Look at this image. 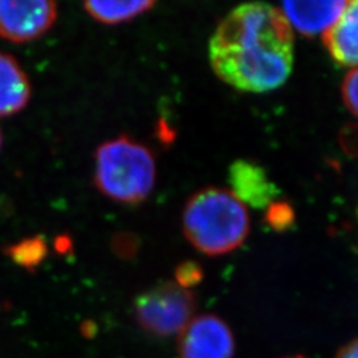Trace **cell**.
Here are the masks:
<instances>
[{
    "label": "cell",
    "instance_id": "6da1fadb",
    "mask_svg": "<svg viewBox=\"0 0 358 358\" xmlns=\"http://www.w3.org/2000/svg\"><path fill=\"white\" fill-rule=\"evenodd\" d=\"M211 66L236 90L263 93L282 85L294 68V34L282 11L266 3L232 10L210 40Z\"/></svg>",
    "mask_w": 358,
    "mask_h": 358
},
{
    "label": "cell",
    "instance_id": "7a4b0ae2",
    "mask_svg": "<svg viewBox=\"0 0 358 358\" xmlns=\"http://www.w3.org/2000/svg\"><path fill=\"white\" fill-rule=\"evenodd\" d=\"M186 239L208 256L229 254L250 232L245 206L229 190L206 187L190 196L182 215Z\"/></svg>",
    "mask_w": 358,
    "mask_h": 358
},
{
    "label": "cell",
    "instance_id": "3957f363",
    "mask_svg": "<svg viewBox=\"0 0 358 358\" xmlns=\"http://www.w3.org/2000/svg\"><path fill=\"white\" fill-rule=\"evenodd\" d=\"M152 150L128 136L101 143L94 155L93 182L106 198L122 205H140L155 183Z\"/></svg>",
    "mask_w": 358,
    "mask_h": 358
},
{
    "label": "cell",
    "instance_id": "277c9868",
    "mask_svg": "<svg viewBox=\"0 0 358 358\" xmlns=\"http://www.w3.org/2000/svg\"><path fill=\"white\" fill-rule=\"evenodd\" d=\"M196 299L192 291L176 282H165L138 294L134 300V319L145 332L157 337L180 333L192 321Z\"/></svg>",
    "mask_w": 358,
    "mask_h": 358
},
{
    "label": "cell",
    "instance_id": "5b68a950",
    "mask_svg": "<svg viewBox=\"0 0 358 358\" xmlns=\"http://www.w3.org/2000/svg\"><path fill=\"white\" fill-rule=\"evenodd\" d=\"M57 17L52 0H0V36L13 43L41 38Z\"/></svg>",
    "mask_w": 358,
    "mask_h": 358
},
{
    "label": "cell",
    "instance_id": "8992f818",
    "mask_svg": "<svg viewBox=\"0 0 358 358\" xmlns=\"http://www.w3.org/2000/svg\"><path fill=\"white\" fill-rule=\"evenodd\" d=\"M178 350L180 358H232L235 337L226 321L202 315L180 331Z\"/></svg>",
    "mask_w": 358,
    "mask_h": 358
},
{
    "label": "cell",
    "instance_id": "52a82bcc",
    "mask_svg": "<svg viewBox=\"0 0 358 358\" xmlns=\"http://www.w3.org/2000/svg\"><path fill=\"white\" fill-rule=\"evenodd\" d=\"M231 192L245 205L267 208L280 195L279 187L268 178L260 165L247 159H238L229 170Z\"/></svg>",
    "mask_w": 358,
    "mask_h": 358
},
{
    "label": "cell",
    "instance_id": "ba28073f",
    "mask_svg": "<svg viewBox=\"0 0 358 358\" xmlns=\"http://www.w3.org/2000/svg\"><path fill=\"white\" fill-rule=\"evenodd\" d=\"M345 6L346 1H287L282 13L300 34L315 36L334 26Z\"/></svg>",
    "mask_w": 358,
    "mask_h": 358
},
{
    "label": "cell",
    "instance_id": "9c48e42d",
    "mask_svg": "<svg viewBox=\"0 0 358 358\" xmlns=\"http://www.w3.org/2000/svg\"><path fill=\"white\" fill-rule=\"evenodd\" d=\"M324 44L337 64L358 68V0L346 1L338 20L325 32Z\"/></svg>",
    "mask_w": 358,
    "mask_h": 358
},
{
    "label": "cell",
    "instance_id": "30bf717a",
    "mask_svg": "<svg viewBox=\"0 0 358 358\" xmlns=\"http://www.w3.org/2000/svg\"><path fill=\"white\" fill-rule=\"evenodd\" d=\"M31 99V83L19 62L0 52V117L16 115Z\"/></svg>",
    "mask_w": 358,
    "mask_h": 358
},
{
    "label": "cell",
    "instance_id": "8fae6325",
    "mask_svg": "<svg viewBox=\"0 0 358 358\" xmlns=\"http://www.w3.org/2000/svg\"><path fill=\"white\" fill-rule=\"evenodd\" d=\"M154 1H85L84 8L90 16L103 24H118L131 20L154 7Z\"/></svg>",
    "mask_w": 358,
    "mask_h": 358
},
{
    "label": "cell",
    "instance_id": "7c38bea8",
    "mask_svg": "<svg viewBox=\"0 0 358 358\" xmlns=\"http://www.w3.org/2000/svg\"><path fill=\"white\" fill-rule=\"evenodd\" d=\"M3 251L16 266L34 272L48 255V244L41 235H36L7 245Z\"/></svg>",
    "mask_w": 358,
    "mask_h": 358
},
{
    "label": "cell",
    "instance_id": "4fadbf2b",
    "mask_svg": "<svg viewBox=\"0 0 358 358\" xmlns=\"http://www.w3.org/2000/svg\"><path fill=\"white\" fill-rule=\"evenodd\" d=\"M266 222L269 227L276 232L292 229L294 223V210L291 203L275 201L267 207Z\"/></svg>",
    "mask_w": 358,
    "mask_h": 358
},
{
    "label": "cell",
    "instance_id": "5bb4252c",
    "mask_svg": "<svg viewBox=\"0 0 358 358\" xmlns=\"http://www.w3.org/2000/svg\"><path fill=\"white\" fill-rule=\"evenodd\" d=\"M203 268L194 260L182 262L176 268V282L179 287L189 289L198 285L203 279Z\"/></svg>",
    "mask_w": 358,
    "mask_h": 358
},
{
    "label": "cell",
    "instance_id": "9a60e30c",
    "mask_svg": "<svg viewBox=\"0 0 358 358\" xmlns=\"http://www.w3.org/2000/svg\"><path fill=\"white\" fill-rule=\"evenodd\" d=\"M112 250L121 259H131L138 254L140 241L134 234L118 232L112 239Z\"/></svg>",
    "mask_w": 358,
    "mask_h": 358
},
{
    "label": "cell",
    "instance_id": "2e32d148",
    "mask_svg": "<svg viewBox=\"0 0 358 358\" xmlns=\"http://www.w3.org/2000/svg\"><path fill=\"white\" fill-rule=\"evenodd\" d=\"M343 100L346 108L358 117V68L348 73L343 84Z\"/></svg>",
    "mask_w": 358,
    "mask_h": 358
},
{
    "label": "cell",
    "instance_id": "e0dca14e",
    "mask_svg": "<svg viewBox=\"0 0 358 358\" xmlns=\"http://www.w3.org/2000/svg\"><path fill=\"white\" fill-rule=\"evenodd\" d=\"M340 145L348 155L358 158V124H349L341 130Z\"/></svg>",
    "mask_w": 358,
    "mask_h": 358
},
{
    "label": "cell",
    "instance_id": "ac0fdd59",
    "mask_svg": "<svg viewBox=\"0 0 358 358\" xmlns=\"http://www.w3.org/2000/svg\"><path fill=\"white\" fill-rule=\"evenodd\" d=\"M55 248L59 254L62 255H68L72 254L73 250V244H72V239L68 235H60L56 238L55 241Z\"/></svg>",
    "mask_w": 358,
    "mask_h": 358
},
{
    "label": "cell",
    "instance_id": "d6986e66",
    "mask_svg": "<svg viewBox=\"0 0 358 358\" xmlns=\"http://www.w3.org/2000/svg\"><path fill=\"white\" fill-rule=\"evenodd\" d=\"M336 358H358V338L343 346L336 355Z\"/></svg>",
    "mask_w": 358,
    "mask_h": 358
},
{
    "label": "cell",
    "instance_id": "ffe728a7",
    "mask_svg": "<svg viewBox=\"0 0 358 358\" xmlns=\"http://www.w3.org/2000/svg\"><path fill=\"white\" fill-rule=\"evenodd\" d=\"M83 329H84L83 332H85V331L88 332V334H87V337H92V336H93V332L96 331V327L93 325V322H90V321H88V322H85V324L83 325Z\"/></svg>",
    "mask_w": 358,
    "mask_h": 358
},
{
    "label": "cell",
    "instance_id": "44dd1931",
    "mask_svg": "<svg viewBox=\"0 0 358 358\" xmlns=\"http://www.w3.org/2000/svg\"><path fill=\"white\" fill-rule=\"evenodd\" d=\"M1 143H3V136H1V130H0V148H1Z\"/></svg>",
    "mask_w": 358,
    "mask_h": 358
},
{
    "label": "cell",
    "instance_id": "7402d4cb",
    "mask_svg": "<svg viewBox=\"0 0 358 358\" xmlns=\"http://www.w3.org/2000/svg\"><path fill=\"white\" fill-rule=\"evenodd\" d=\"M287 358H306V357H303V356H294V357H287Z\"/></svg>",
    "mask_w": 358,
    "mask_h": 358
}]
</instances>
